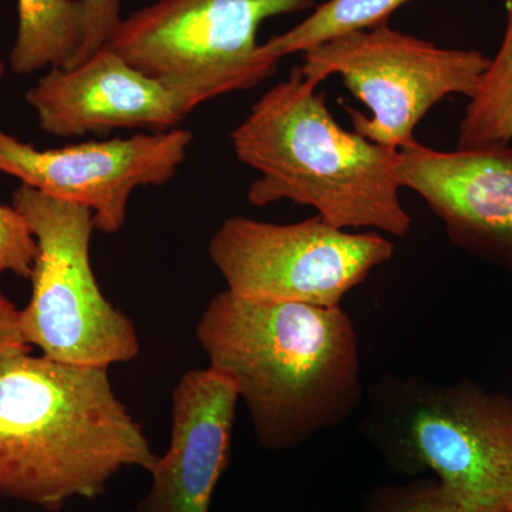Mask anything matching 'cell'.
I'll return each instance as SVG.
<instances>
[{"label": "cell", "instance_id": "6da1fadb", "mask_svg": "<svg viewBox=\"0 0 512 512\" xmlns=\"http://www.w3.org/2000/svg\"><path fill=\"white\" fill-rule=\"evenodd\" d=\"M208 367L227 377L266 450L335 429L363 399L359 339L340 306L256 301L228 289L195 329Z\"/></svg>", "mask_w": 512, "mask_h": 512}, {"label": "cell", "instance_id": "7a4b0ae2", "mask_svg": "<svg viewBox=\"0 0 512 512\" xmlns=\"http://www.w3.org/2000/svg\"><path fill=\"white\" fill-rule=\"evenodd\" d=\"M158 456L109 369L10 350L0 359V495L50 512L99 497L123 468Z\"/></svg>", "mask_w": 512, "mask_h": 512}, {"label": "cell", "instance_id": "3957f363", "mask_svg": "<svg viewBox=\"0 0 512 512\" xmlns=\"http://www.w3.org/2000/svg\"><path fill=\"white\" fill-rule=\"evenodd\" d=\"M316 89L295 69L232 131L235 156L261 175L248 201L312 207L340 229L409 234L413 221L400 201L399 150L340 127Z\"/></svg>", "mask_w": 512, "mask_h": 512}, {"label": "cell", "instance_id": "277c9868", "mask_svg": "<svg viewBox=\"0 0 512 512\" xmlns=\"http://www.w3.org/2000/svg\"><path fill=\"white\" fill-rule=\"evenodd\" d=\"M366 434L407 473L431 470L463 512H512V400L468 380H386Z\"/></svg>", "mask_w": 512, "mask_h": 512}, {"label": "cell", "instance_id": "5b68a950", "mask_svg": "<svg viewBox=\"0 0 512 512\" xmlns=\"http://www.w3.org/2000/svg\"><path fill=\"white\" fill-rule=\"evenodd\" d=\"M12 205L37 242L32 295L20 309L26 345L66 365L109 369L136 359V325L107 301L94 276L92 212L23 184L13 192Z\"/></svg>", "mask_w": 512, "mask_h": 512}, {"label": "cell", "instance_id": "8992f818", "mask_svg": "<svg viewBox=\"0 0 512 512\" xmlns=\"http://www.w3.org/2000/svg\"><path fill=\"white\" fill-rule=\"evenodd\" d=\"M315 8L316 0H158L121 20L106 46L198 107L274 76L278 63L261 56L259 26Z\"/></svg>", "mask_w": 512, "mask_h": 512}, {"label": "cell", "instance_id": "52a82bcc", "mask_svg": "<svg viewBox=\"0 0 512 512\" xmlns=\"http://www.w3.org/2000/svg\"><path fill=\"white\" fill-rule=\"evenodd\" d=\"M302 59L306 80L319 86L340 76L369 110L370 117L346 107L355 133L396 150L416 141L414 130L441 100L471 99L491 62L477 50L443 49L389 23L330 39Z\"/></svg>", "mask_w": 512, "mask_h": 512}, {"label": "cell", "instance_id": "ba28073f", "mask_svg": "<svg viewBox=\"0 0 512 512\" xmlns=\"http://www.w3.org/2000/svg\"><path fill=\"white\" fill-rule=\"evenodd\" d=\"M208 254L229 292L256 301L336 308L394 245L376 234H353L316 215L295 224L231 217L211 238Z\"/></svg>", "mask_w": 512, "mask_h": 512}, {"label": "cell", "instance_id": "9c48e42d", "mask_svg": "<svg viewBox=\"0 0 512 512\" xmlns=\"http://www.w3.org/2000/svg\"><path fill=\"white\" fill-rule=\"evenodd\" d=\"M194 141L185 128L37 150L0 128V173L59 200L82 205L94 227L116 234L138 187L173 180Z\"/></svg>", "mask_w": 512, "mask_h": 512}, {"label": "cell", "instance_id": "30bf717a", "mask_svg": "<svg viewBox=\"0 0 512 512\" xmlns=\"http://www.w3.org/2000/svg\"><path fill=\"white\" fill-rule=\"evenodd\" d=\"M399 181L443 222L458 248L512 272V148L399 150Z\"/></svg>", "mask_w": 512, "mask_h": 512}, {"label": "cell", "instance_id": "8fae6325", "mask_svg": "<svg viewBox=\"0 0 512 512\" xmlns=\"http://www.w3.org/2000/svg\"><path fill=\"white\" fill-rule=\"evenodd\" d=\"M26 101L40 128L56 137L117 128L173 130L197 109L185 94L134 69L107 46L73 69H50Z\"/></svg>", "mask_w": 512, "mask_h": 512}, {"label": "cell", "instance_id": "7c38bea8", "mask_svg": "<svg viewBox=\"0 0 512 512\" xmlns=\"http://www.w3.org/2000/svg\"><path fill=\"white\" fill-rule=\"evenodd\" d=\"M238 402L231 380L211 367L181 376L173 390L170 446L150 471V491L133 512H210L231 460Z\"/></svg>", "mask_w": 512, "mask_h": 512}, {"label": "cell", "instance_id": "4fadbf2b", "mask_svg": "<svg viewBox=\"0 0 512 512\" xmlns=\"http://www.w3.org/2000/svg\"><path fill=\"white\" fill-rule=\"evenodd\" d=\"M18 15V36L9 56L13 73L73 66L86 42V0H18Z\"/></svg>", "mask_w": 512, "mask_h": 512}, {"label": "cell", "instance_id": "5bb4252c", "mask_svg": "<svg viewBox=\"0 0 512 512\" xmlns=\"http://www.w3.org/2000/svg\"><path fill=\"white\" fill-rule=\"evenodd\" d=\"M500 50L485 70L458 128L457 148L510 146L512 141V0Z\"/></svg>", "mask_w": 512, "mask_h": 512}, {"label": "cell", "instance_id": "9a60e30c", "mask_svg": "<svg viewBox=\"0 0 512 512\" xmlns=\"http://www.w3.org/2000/svg\"><path fill=\"white\" fill-rule=\"evenodd\" d=\"M410 0H328L295 28L271 37L261 45L266 62L278 63L293 53H303L335 37L387 23L390 15Z\"/></svg>", "mask_w": 512, "mask_h": 512}, {"label": "cell", "instance_id": "2e32d148", "mask_svg": "<svg viewBox=\"0 0 512 512\" xmlns=\"http://www.w3.org/2000/svg\"><path fill=\"white\" fill-rule=\"evenodd\" d=\"M360 512H463L437 478L384 485L367 497Z\"/></svg>", "mask_w": 512, "mask_h": 512}, {"label": "cell", "instance_id": "e0dca14e", "mask_svg": "<svg viewBox=\"0 0 512 512\" xmlns=\"http://www.w3.org/2000/svg\"><path fill=\"white\" fill-rule=\"evenodd\" d=\"M36 258L37 242L28 222L13 205L0 202V281L9 272L30 279Z\"/></svg>", "mask_w": 512, "mask_h": 512}, {"label": "cell", "instance_id": "ac0fdd59", "mask_svg": "<svg viewBox=\"0 0 512 512\" xmlns=\"http://www.w3.org/2000/svg\"><path fill=\"white\" fill-rule=\"evenodd\" d=\"M86 5V42L70 69L86 62L94 53L99 52L101 47L106 46L123 20L120 16V0H86Z\"/></svg>", "mask_w": 512, "mask_h": 512}, {"label": "cell", "instance_id": "d6986e66", "mask_svg": "<svg viewBox=\"0 0 512 512\" xmlns=\"http://www.w3.org/2000/svg\"><path fill=\"white\" fill-rule=\"evenodd\" d=\"M29 348L20 330V309L0 295V359L10 350Z\"/></svg>", "mask_w": 512, "mask_h": 512}, {"label": "cell", "instance_id": "ffe728a7", "mask_svg": "<svg viewBox=\"0 0 512 512\" xmlns=\"http://www.w3.org/2000/svg\"><path fill=\"white\" fill-rule=\"evenodd\" d=\"M6 64L0 59V89H2L3 79H5Z\"/></svg>", "mask_w": 512, "mask_h": 512}]
</instances>
